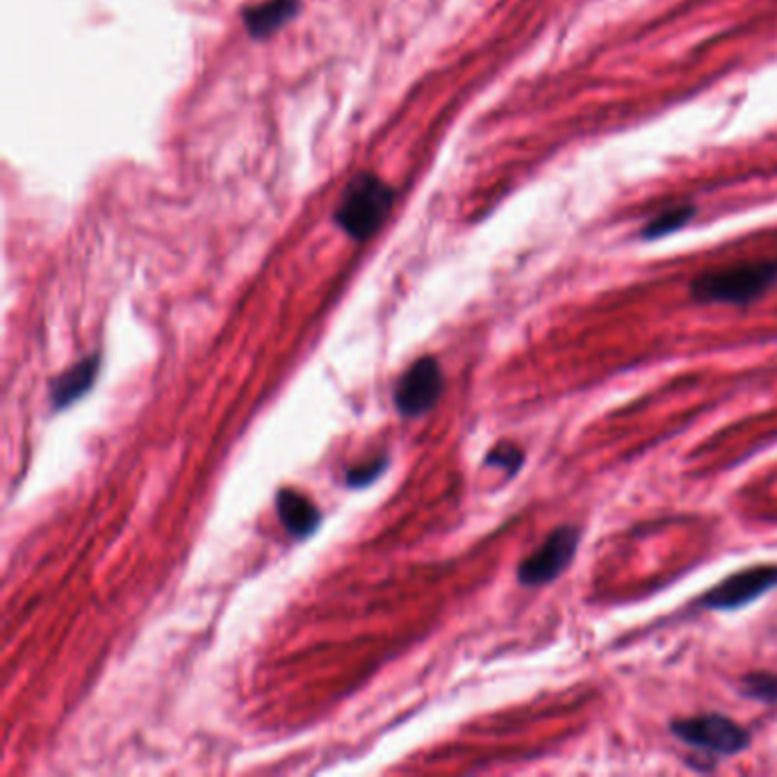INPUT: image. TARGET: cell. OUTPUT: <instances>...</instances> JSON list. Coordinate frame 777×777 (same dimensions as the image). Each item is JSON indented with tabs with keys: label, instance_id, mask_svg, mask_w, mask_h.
I'll list each match as a JSON object with an SVG mask.
<instances>
[{
	"label": "cell",
	"instance_id": "cell-1",
	"mask_svg": "<svg viewBox=\"0 0 777 777\" xmlns=\"http://www.w3.org/2000/svg\"><path fill=\"white\" fill-rule=\"evenodd\" d=\"M775 283L777 258H773V261L731 265L725 270L700 274L690 283V296H694L698 304L746 306L753 304L764 292H768Z\"/></svg>",
	"mask_w": 777,
	"mask_h": 777
},
{
	"label": "cell",
	"instance_id": "cell-2",
	"mask_svg": "<svg viewBox=\"0 0 777 777\" xmlns=\"http://www.w3.org/2000/svg\"><path fill=\"white\" fill-rule=\"evenodd\" d=\"M395 192L374 174H359L340 199L335 224L354 240L372 238L393 210Z\"/></svg>",
	"mask_w": 777,
	"mask_h": 777
},
{
	"label": "cell",
	"instance_id": "cell-3",
	"mask_svg": "<svg viewBox=\"0 0 777 777\" xmlns=\"http://www.w3.org/2000/svg\"><path fill=\"white\" fill-rule=\"evenodd\" d=\"M675 737L698 750L716 757L739 755L750 746V731L720 714H703L690 718H677L670 725Z\"/></svg>",
	"mask_w": 777,
	"mask_h": 777
},
{
	"label": "cell",
	"instance_id": "cell-4",
	"mask_svg": "<svg viewBox=\"0 0 777 777\" xmlns=\"http://www.w3.org/2000/svg\"><path fill=\"white\" fill-rule=\"evenodd\" d=\"M579 538L582 532L575 525L556 527L545 543L517 566V582L523 586H545L558 579L573 564Z\"/></svg>",
	"mask_w": 777,
	"mask_h": 777
},
{
	"label": "cell",
	"instance_id": "cell-5",
	"mask_svg": "<svg viewBox=\"0 0 777 777\" xmlns=\"http://www.w3.org/2000/svg\"><path fill=\"white\" fill-rule=\"evenodd\" d=\"M445 391V376L434 356L417 359L395 385V408L404 417H417L436 406Z\"/></svg>",
	"mask_w": 777,
	"mask_h": 777
},
{
	"label": "cell",
	"instance_id": "cell-6",
	"mask_svg": "<svg viewBox=\"0 0 777 777\" xmlns=\"http://www.w3.org/2000/svg\"><path fill=\"white\" fill-rule=\"evenodd\" d=\"M770 588H777V566H757L729 575L714 586L705 597L703 607L714 612H734L759 599Z\"/></svg>",
	"mask_w": 777,
	"mask_h": 777
},
{
	"label": "cell",
	"instance_id": "cell-7",
	"mask_svg": "<svg viewBox=\"0 0 777 777\" xmlns=\"http://www.w3.org/2000/svg\"><path fill=\"white\" fill-rule=\"evenodd\" d=\"M101 372V356L92 354L71 365L58 379L51 381V404L56 411H64L75 404L80 397L92 391Z\"/></svg>",
	"mask_w": 777,
	"mask_h": 777
},
{
	"label": "cell",
	"instance_id": "cell-8",
	"mask_svg": "<svg viewBox=\"0 0 777 777\" xmlns=\"http://www.w3.org/2000/svg\"><path fill=\"white\" fill-rule=\"evenodd\" d=\"M276 513L283 527L294 536V538H309L311 534L317 532L322 523L320 508L299 491L292 488H281L276 495Z\"/></svg>",
	"mask_w": 777,
	"mask_h": 777
},
{
	"label": "cell",
	"instance_id": "cell-9",
	"mask_svg": "<svg viewBox=\"0 0 777 777\" xmlns=\"http://www.w3.org/2000/svg\"><path fill=\"white\" fill-rule=\"evenodd\" d=\"M299 12V0H268V3L244 12V23L251 37H270Z\"/></svg>",
	"mask_w": 777,
	"mask_h": 777
},
{
	"label": "cell",
	"instance_id": "cell-10",
	"mask_svg": "<svg viewBox=\"0 0 777 777\" xmlns=\"http://www.w3.org/2000/svg\"><path fill=\"white\" fill-rule=\"evenodd\" d=\"M696 214L694 205H675L668 208L664 212H659L655 220L647 222V226L643 229V238L645 240H657L664 235H670L675 231H679L682 226H686L690 222V218Z\"/></svg>",
	"mask_w": 777,
	"mask_h": 777
},
{
	"label": "cell",
	"instance_id": "cell-11",
	"mask_svg": "<svg viewBox=\"0 0 777 777\" xmlns=\"http://www.w3.org/2000/svg\"><path fill=\"white\" fill-rule=\"evenodd\" d=\"M741 690L748 698H755V700L773 705V703H777V675L753 673V675L744 677Z\"/></svg>",
	"mask_w": 777,
	"mask_h": 777
},
{
	"label": "cell",
	"instance_id": "cell-12",
	"mask_svg": "<svg viewBox=\"0 0 777 777\" xmlns=\"http://www.w3.org/2000/svg\"><path fill=\"white\" fill-rule=\"evenodd\" d=\"M525 463V454L521 452V447H515L511 443H502L497 445L488 456H486V465H495V467H504L508 472V477L521 470V465Z\"/></svg>",
	"mask_w": 777,
	"mask_h": 777
},
{
	"label": "cell",
	"instance_id": "cell-13",
	"mask_svg": "<svg viewBox=\"0 0 777 777\" xmlns=\"http://www.w3.org/2000/svg\"><path fill=\"white\" fill-rule=\"evenodd\" d=\"M387 467V456H379L376 461L367 463V465H359L354 467L350 474H347V484L352 488H363V486H370L372 482H376L381 474L385 472Z\"/></svg>",
	"mask_w": 777,
	"mask_h": 777
}]
</instances>
